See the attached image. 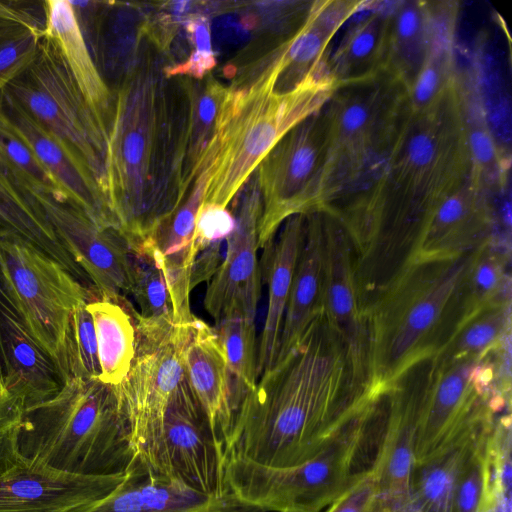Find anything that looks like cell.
I'll return each mask as SVG.
<instances>
[{
    "label": "cell",
    "instance_id": "6da1fadb",
    "mask_svg": "<svg viewBox=\"0 0 512 512\" xmlns=\"http://www.w3.org/2000/svg\"><path fill=\"white\" fill-rule=\"evenodd\" d=\"M378 397L358 382L346 344L321 311L242 400L222 443L224 459L300 465Z\"/></svg>",
    "mask_w": 512,
    "mask_h": 512
},
{
    "label": "cell",
    "instance_id": "1f68e13d",
    "mask_svg": "<svg viewBox=\"0 0 512 512\" xmlns=\"http://www.w3.org/2000/svg\"><path fill=\"white\" fill-rule=\"evenodd\" d=\"M94 322L101 367L100 380L120 384L135 354L136 333L131 316L123 306L104 299L87 302Z\"/></svg>",
    "mask_w": 512,
    "mask_h": 512
},
{
    "label": "cell",
    "instance_id": "8992f818",
    "mask_svg": "<svg viewBox=\"0 0 512 512\" xmlns=\"http://www.w3.org/2000/svg\"><path fill=\"white\" fill-rule=\"evenodd\" d=\"M332 81L280 94L268 81L229 88L203 203L227 207L277 142L330 97Z\"/></svg>",
    "mask_w": 512,
    "mask_h": 512
},
{
    "label": "cell",
    "instance_id": "7402d4cb",
    "mask_svg": "<svg viewBox=\"0 0 512 512\" xmlns=\"http://www.w3.org/2000/svg\"><path fill=\"white\" fill-rule=\"evenodd\" d=\"M76 512H247L227 492L206 495L151 475L136 459L122 482L102 499Z\"/></svg>",
    "mask_w": 512,
    "mask_h": 512
},
{
    "label": "cell",
    "instance_id": "ffe728a7",
    "mask_svg": "<svg viewBox=\"0 0 512 512\" xmlns=\"http://www.w3.org/2000/svg\"><path fill=\"white\" fill-rule=\"evenodd\" d=\"M474 177L435 208L420 239L415 260L441 258L478 248L492 239L509 242L500 231L495 208Z\"/></svg>",
    "mask_w": 512,
    "mask_h": 512
},
{
    "label": "cell",
    "instance_id": "ab89813d",
    "mask_svg": "<svg viewBox=\"0 0 512 512\" xmlns=\"http://www.w3.org/2000/svg\"><path fill=\"white\" fill-rule=\"evenodd\" d=\"M322 512H395L383 498L371 467L360 471L352 483Z\"/></svg>",
    "mask_w": 512,
    "mask_h": 512
},
{
    "label": "cell",
    "instance_id": "484cf974",
    "mask_svg": "<svg viewBox=\"0 0 512 512\" xmlns=\"http://www.w3.org/2000/svg\"><path fill=\"white\" fill-rule=\"evenodd\" d=\"M44 35L58 49L83 97L105 133L114 114V97L97 67L68 0L44 1Z\"/></svg>",
    "mask_w": 512,
    "mask_h": 512
},
{
    "label": "cell",
    "instance_id": "e575fe53",
    "mask_svg": "<svg viewBox=\"0 0 512 512\" xmlns=\"http://www.w3.org/2000/svg\"><path fill=\"white\" fill-rule=\"evenodd\" d=\"M511 335V301L484 307L466 317L444 348L439 360L486 355Z\"/></svg>",
    "mask_w": 512,
    "mask_h": 512
},
{
    "label": "cell",
    "instance_id": "d4e9b609",
    "mask_svg": "<svg viewBox=\"0 0 512 512\" xmlns=\"http://www.w3.org/2000/svg\"><path fill=\"white\" fill-rule=\"evenodd\" d=\"M277 237L264 246L263 276L268 286V305L257 352V377L269 370L277 356L286 304L299 255L305 214L286 219Z\"/></svg>",
    "mask_w": 512,
    "mask_h": 512
},
{
    "label": "cell",
    "instance_id": "ba28073f",
    "mask_svg": "<svg viewBox=\"0 0 512 512\" xmlns=\"http://www.w3.org/2000/svg\"><path fill=\"white\" fill-rule=\"evenodd\" d=\"M0 287L64 381L73 377L72 315L89 300L79 279L31 242L0 228Z\"/></svg>",
    "mask_w": 512,
    "mask_h": 512
},
{
    "label": "cell",
    "instance_id": "44dd1931",
    "mask_svg": "<svg viewBox=\"0 0 512 512\" xmlns=\"http://www.w3.org/2000/svg\"><path fill=\"white\" fill-rule=\"evenodd\" d=\"M0 372L24 408L55 396L64 378L0 287Z\"/></svg>",
    "mask_w": 512,
    "mask_h": 512
},
{
    "label": "cell",
    "instance_id": "8d00e7d4",
    "mask_svg": "<svg viewBox=\"0 0 512 512\" xmlns=\"http://www.w3.org/2000/svg\"><path fill=\"white\" fill-rule=\"evenodd\" d=\"M0 169L29 196L45 193L67 199L57 181L15 131L2 109L1 101Z\"/></svg>",
    "mask_w": 512,
    "mask_h": 512
},
{
    "label": "cell",
    "instance_id": "52a82bcc",
    "mask_svg": "<svg viewBox=\"0 0 512 512\" xmlns=\"http://www.w3.org/2000/svg\"><path fill=\"white\" fill-rule=\"evenodd\" d=\"M511 335L482 357L432 359L414 444V468L463 433L510 410Z\"/></svg>",
    "mask_w": 512,
    "mask_h": 512
},
{
    "label": "cell",
    "instance_id": "7c38bea8",
    "mask_svg": "<svg viewBox=\"0 0 512 512\" xmlns=\"http://www.w3.org/2000/svg\"><path fill=\"white\" fill-rule=\"evenodd\" d=\"M192 322L169 330L134 325V358L126 377L116 385L134 452L158 431L186 377L184 353Z\"/></svg>",
    "mask_w": 512,
    "mask_h": 512
},
{
    "label": "cell",
    "instance_id": "83f0119b",
    "mask_svg": "<svg viewBox=\"0 0 512 512\" xmlns=\"http://www.w3.org/2000/svg\"><path fill=\"white\" fill-rule=\"evenodd\" d=\"M389 20L385 70L409 90L432 47L435 13L432 3L394 2Z\"/></svg>",
    "mask_w": 512,
    "mask_h": 512
},
{
    "label": "cell",
    "instance_id": "60d3db41",
    "mask_svg": "<svg viewBox=\"0 0 512 512\" xmlns=\"http://www.w3.org/2000/svg\"><path fill=\"white\" fill-rule=\"evenodd\" d=\"M24 406L6 387L0 372V474L20 457L19 437Z\"/></svg>",
    "mask_w": 512,
    "mask_h": 512
},
{
    "label": "cell",
    "instance_id": "4fadbf2b",
    "mask_svg": "<svg viewBox=\"0 0 512 512\" xmlns=\"http://www.w3.org/2000/svg\"><path fill=\"white\" fill-rule=\"evenodd\" d=\"M31 197L40 206L63 247L93 283L99 298L119 305L125 303L128 307L131 255L118 232L99 226L67 199L45 193Z\"/></svg>",
    "mask_w": 512,
    "mask_h": 512
},
{
    "label": "cell",
    "instance_id": "5bb4252c",
    "mask_svg": "<svg viewBox=\"0 0 512 512\" xmlns=\"http://www.w3.org/2000/svg\"><path fill=\"white\" fill-rule=\"evenodd\" d=\"M431 368L432 358L423 360L387 390L382 440L371 469L383 498L395 512L411 511L415 435Z\"/></svg>",
    "mask_w": 512,
    "mask_h": 512
},
{
    "label": "cell",
    "instance_id": "836d02e7",
    "mask_svg": "<svg viewBox=\"0 0 512 512\" xmlns=\"http://www.w3.org/2000/svg\"><path fill=\"white\" fill-rule=\"evenodd\" d=\"M215 331L224 351L237 411L244 397L254 390L258 380L255 321L232 313L216 324Z\"/></svg>",
    "mask_w": 512,
    "mask_h": 512
},
{
    "label": "cell",
    "instance_id": "277c9868",
    "mask_svg": "<svg viewBox=\"0 0 512 512\" xmlns=\"http://www.w3.org/2000/svg\"><path fill=\"white\" fill-rule=\"evenodd\" d=\"M19 451L69 473H125L135 452L117 386L69 378L55 396L24 410Z\"/></svg>",
    "mask_w": 512,
    "mask_h": 512
},
{
    "label": "cell",
    "instance_id": "7bdbcfd3",
    "mask_svg": "<svg viewBox=\"0 0 512 512\" xmlns=\"http://www.w3.org/2000/svg\"><path fill=\"white\" fill-rule=\"evenodd\" d=\"M0 22L19 24L44 32L46 24L44 1L0 0Z\"/></svg>",
    "mask_w": 512,
    "mask_h": 512
},
{
    "label": "cell",
    "instance_id": "30bf717a",
    "mask_svg": "<svg viewBox=\"0 0 512 512\" xmlns=\"http://www.w3.org/2000/svg\"><path fill=\"white\" fill-rule=\"evenodd\" d=\"M323 106L289 130L255 170L262 201L259 247L286 219L319 207L329 151Z\"/></svg>",
    "mask_w": 512,
    "mask_h": 512
},
{
    "label": "cell",
    "instance_id": "5b68a950",
    "mask_svg": "<svg viewBox=\"0 0 512 512\" xmlns=\"http://www.w3.org/2000/svg\"><path fill=\"white\" fill-rule=\"evenodd\" d=\"M383 402L384 394L300 465L277 468L225 458V491L247 512H322L360 472L355 471L356 462Z\"/></svg>",
    "mask_w": 512,
    "mask_h": 512
},
{
    "label": "cell",
    "instance_id": "4316f807",
    "mask_svg": "<svg viewBox=\"0 0 512 512\" xmlns=\"http://www.w3.org/2000/svg\"><path fill=\"white\" fill-rule=\"evenodd\" d=\"M323 255L322 212L314 210L305 213L303 239L286 304L275 362L297 345L312 320L322 311Z\"/></svg>",
    "mask_w": 512,
    "mask_h": 512
},
{
    "label": "cell",
    "instance_id": "f35d334b",
    "mask_svg": "<svg viewBox=\"0 0 512 512\" xmlns=\"http://www.w3.org/2000/svg\"><path fill=\"white\" fill-rule=\"evenodd\" d=\"M72 348L74 376L99 379L101 367L94 322L87 310V302L76 307L72 315Z\"/></svg>",
    "mask_w": 512,
    "mask_h": 512
},
{
    "label": "cell",
    "instance_id": "cb8c5ba5",
    "mask_svg": "<svg viewBox=\"0 0 512 512\" xmlns=\"http://www.w3.org/2000/svg\"><path fill=\"white\" fill-rule=\"evenodd\" d=\"M190 389L222 449L235 413L224 351L215 329L195 317L184 353Z\"/></svg>",
    "mask_w": 512,
    "mask_h": 512
},
{
    "label": "cell",
    "instance_id": "7a4b0ae2",
    "mask_svg": "<svg viewBox=\"0 0 512 512\" xmlns=\"http://www.w3.org/2000/svg\"><path fill=\"white\" fill-rule=\"evenodd\" d=\"M163 74L150 49H138L114 98L105 193L116 230L131 251L149 245L180 204Z\"/></svg>",
    "mask_w": 512,
    "mask_h": 512
},
{
    "label": "cell",
    "instance_id": "8fae6325",
    "mask_svg": "<svg viewBox=\"0 0 512 512\" xmlns=\"http://www.w3.org/2000/svg\"><path fill=\"white\" fill-rule=\"evenodd\" d=\"M153 476L197 492L219 496L223 484V451L185 377L174 392L158 431L135 451Z\"/></svg>",
    "mask_w": 512,
    "mask_h": 512
},
{
    "label": "cell",
    "instance_id": "b9f144b4",
    "mask_svg": "<svg viewBox=\"0 0 512 512\" xmlns=\"http://www.w3.org/2000/svg\"><path fill=\"white\" fill-rule=\"evenodd\" d=\"M234 227V215L227 207L202 203L198 210L191 247L193 262L196 256L205 249L226 241Z\"/></svg>",
    "mask_w": 512,
    "mask_h": 512
},
{
    "label": "cell",
    "instance_id": "74e56055",
    "mask_svg": "<svg viewBox=\"0 0 512 512\" xmlns=\"http://www.w3.org/2000/svg\"><path fill=\"white\" fill-rule=\"evenodd\" d=\"M43 36L26 26L0 22V96L34 60Z\"/></svg>",
    "mask_w": 512,
    "mask_h": 512
},
{
    "label": "cell",
    "instance_id": "ac0fdd59",
    "mask_svg": "<svg viewBox=\"0 0 512 512\" xmlns=\"http://www.w3.org/2000/svg\"><path fill=\"white\" fill-rule=\"evenodd\" d=\"M364 2L320 1L313 2L306 21L295 34L268 58L262 75L271 79L275 91L289 93L308 84L333 81L329 71L328 46L341 25Z\"/></svg>",
    "mask_w": 512,
    "mask_h": 512
},
{
    "label": "cell",
    "instance_id": "f1b7e54d",
    "mask_svg": "<svg viewBox=\"0 0 512 512\" xmlns=\"http://www.w3.org/2000/svg\"><path fill=\"white\" fill-rule=\"evenodd\" d=\"M498 417L463 433L432 459L414 468L412 512H451L459 472L478 441L491 430Z\"/></svg>",
    "mask_w": 512,
    "mask_h": 512
},
{
    "label": "cell",
    "instance_id": "d6a6232c",
    "mask_svg": "<svg viewBox=\"0 0 512 512\" xmlns=\"http://www.w3.org/2000/svg\"><path fill=\"white\" fill-rule=\"evenodd\" d=\"M131 296L139 311H131L135 325L169 330L179 325L165 270L151 246L130 251Z\"/></svg>",
    "mask_w": 512,
    "mask_h": 512
},
{
    "label": "cell",
    "instance_id": "ee69618b",
    "mask_svg": "<svg viewBox=\"0 0 512 512\" xmlns=\"http://www.w3.org/2000/svg\"><path fill=\"white\" fill-rule=\"evenodd\" d=\"M189 39L194 46L192 54L201 56H213L210 36V24L208 19L199 14L188 15L183 21Z\"/></svg>",
    "mask_w": 512,
    "mask_h": 512
},
{
    "label": "cell",
    "instance_id": "603a6c76",
    "mask_svg": "<svg viewBox=\"0 0 512 512\" xmlns=\"http://www.w3.org/2000/svg\"><path fill=\"white\" fill-rule=\"evenodd\" d=\"M188 111L175 137L174 176L181 202L205 161L206 154L218 138L229 88L211 74L202 79L181 81Z\"/></svg>",
    "mask_w": 512,
    "mask_h": 512
},
{
    "label": "cell",
    "instance_id": "2e32d148",
    "mask_svg": "<svg viewBox=\"0 0 512 512\" xmlns=\"http://www.w3.org/2000/svg\"><path fill=\"white\" fill-rule=\"evenodd\" d=\"M321 212L324 236L322 311L346 344L358 382L372 395L367 321L355 282L354 247L343 225L329 213Z\"/></svg>",
    "mask_w": 512,
    "mask_h": 512
},
{
    "label": "cell",
    "instance_id": "9a60e30c",
    "mask_svg": "<svg viewBox=\"0 0 512 512\" xmlns=\"http://www.w3.org/2000/svg\"><path fill=\"white\" fill-rule=\"evenodd\" d=\"M262 201L254 175L234 214L235 227L226 240L224 258L208 282L204 308L217 324L238 313L255 321L261 295V268L257 251Z\"/></svg>",
    "mask_w": 512,
    "mask_h": 512
},
{
    "label": "cell",
    "instance_id": "d590c367",
    "mask_svg": "<svg viewBox=\"0 0 512 512\" xmlns=\"http://www.w3.org/2000/svg\"><path fill=\"white\" fill-rule=\"evenodd\" d=\"M511 244L492 239L481 246L467 277L468 315L511 301Z\"/></svg>",
    "mask_w": 512,
    "mask_h": 512
},
{
    "label": "cell",
    "instance_id": "d6986e66",
    "mask_svg": "<svg viewBox=\"0 0 512 512\" xmlns=\"http://www.w3.org/2000/svg\"><path fill=\"white\" fill-rule=\"evenodd\" d=\"M0 101L15 131L57 181L67 200L99 226L117 231L106 195L79 153L28 115L6 93L2 92Z\"/></svg>",
    "mask_w": 512,
    "mask_h": 512
},
{
    "label": "cell",
    "instance_id": "4dcf8cb0",
    "mask_svg": "<svg viewBox=\"0 0 512 512\" xmlns=\"http://www.w3.org/2000/svg\"><path fill=\"white\" fill-rule=\"evenodd\" d=\"M0 228L12 231L59 262L77 279L86 275L63 247L38 203L0 169Z\"/></svg>",
    "mask_w": 512,
    "mask_h": 512
},
{
    "label": "cell",
    "instance_id": "9c48e42d",
    "mask_svg": "<svg viewBox=\"0 0 512 512\" xmlns=\"http://www.w3.org/2000/svg\"><path fill=\"white\" fill-rule=\"evenodd\" d=\"M3 92L28 115L73 147L105 193L107 134L49 38L43 36L34 60Z\"/></svg>",
    "mask_w": 512,
    "mask_h": 512
},
{
    "label": "cell",
    "instance_id": "3957f363",
    "mask_svg": "<svg viewBox=\"0 0 512 512\" xmlns=\"http://www.w3.org/2000/svg\"><path fill=\"white\" fill-rule=\"evenodd\" d=\"M480 247L413 261L367 309L373 395L385 393L413 365L435 357L467 317V277Z\"/></svg>",
    "mask_w": 512,
    "mask_h": 512
},
{
    "label": "cell",
    "instance_id": "e0dca14e",
    "mask_svg": "<svg viewBox=\"0 0 512 512\" xmlns=\"http://www.w3.org/2000/svg\"><path fill=\"white\" fill-rule=\"evenodd\" d=\"M125 474H74L20 455L0 474V512H76L109 494Z\"/></svg>",
    "mask_w": 512,
    "mask_h": 512
},
{
    "label": "cell",
    "instance_id": "f546056e",
    "mask_svg": "<svg viewBox=\"0 0 512 512\" xmlns=\"http://www.w3.org/2000/svg\"><path fill=\"white\" fill-rule=\"evenodd\" d=\"M391 8L373 9L347 31L329 59L330 75L336 85L361 80L385 70Z\"/></svg>",
    "mask_w": 512,
    "mask_h": 512
}]
</instances>
